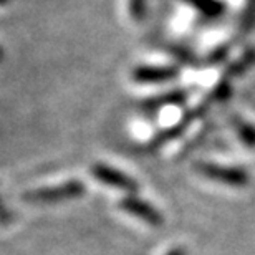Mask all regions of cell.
<instances>
[{
	"label": "cell",
	"mask_w": 255,
	"mask_h": 255,
	"mask_svg": "<svg viewBox=\"0 0 255 255\" xmlns=\"http://www.w3.org/2000/svg\"><path fill=\"white\" fill-rule=\"evenodd\" d=\"M85 192L86 187L83 182L71 179L55 187H43V189L25 192L23 201L28 204H58L71 201V199H78L85 196Z\"/></svg>",
	"instance_id": "cell-1"
},
{
	"label": "cell",
	"mask_w": 255,
	"mask_h": 255,
	"mask_svg": "<svg viewBox=\"0 0 255 255\" xmlns=\"http://www.w3.org/2000/svg\"><path fill=\"white\" fill-rule=\"evenodd\" d=\"M197 169L204 177H207V179H212L216 182H221V184H227L232 187H244L251 181L249 172L246 169H242V167H231V166L212 164V162H202V164L197 166Z\"/></svg>",
	"instance_id": "cell-2"
},
{
	"label": "cell",
	"mask_w": 255,
	"mask_h": 255,
	"mask_svg": "<svg viewBox=\"0 0 255 255\" xmlns=\"http://www.w3.org/2000/svg\"><path fill=\"white\" fill-rule=\"evenodd\" d=\"M91 174L95 179H98L103 184L115 187V189L134 194L137 191V182L132 177L126 176L125 172H121L115 167H111L108 164H93L91 166Z\"/></svg>",
	"instance_id": "cell-3"
},
{
	"label": "cell",
	"mask_w": 255,
	"mask_h": 255,
	"mask_svg": "<svg viewBox=\"0 0 255 255\" xmlns=\"http://www.w3.org/2000/svg\"><path fill=\"white\" fill-rule=\"evenodd\" d=\"M120 207L123 209L125 212L129 214V216L139 219V221L149 224L152 227H159V226H162V222H164L162 214L157 211V209L152 207L149 202L141 201L139 197L132 196V194L121 199Z\"/></svg>",
	"instance_id": "cell-4"
},
{
	"label": "cell",
	"mask_w": 255,
	"mask_h": 255,
	"mask_svg": "<svg viewBox=\"0 0 255 255\" xmlns=\"http://www.w3.org/2000/svg\"><path fill=\"white\" fill-rule=\"evenodd\" d=\"M179 75V68L176 66H151L139 65L131 71V78L139 85H157L174 80Z\"/></svg>",
	"instance_id": "cell-5"
},
{
	"label": "cell",
	"mask_w": 255,
	"mask_h": 255,
	"mask_svg": "<svg viewBox=\"0 0 255 255\" xmlns=\"http://www.w3.org/2000/svg\"><path fill=\"white\" fill-rule=\"evenodd\" d=\"M182 2L189 3L207 18H219L226 12V5L219 0H182Z\"/></svg>",
	"instance_id": "cell-6"
},
{
	"label": "cell",
	"mask_w": 255,
	"mask_h": 255,
	"mask_svg": "<svg viewBox=\"0 0 255 255\" xmlns=\"http://www.w3.org/2000/svg\"><path fill=\"white\" fill-rule=\"evenodd\" d=\"M186 98H187L186 90H176V91H171V93H166L162 96H157V98L147 100L142 103V106H144V110H157L164 105H179Z\"/></svg>",
	"instance_id": "cell-7"
},
{
	"label": "cell",
	"mask_w": 255,
	"mask_h": 255,
	"mask_svg": "<svg viewBox=\"0 0 255 255\" xmlns=\"http://www.w3.org/2000/svg\"><path fill=\"white\" fill-rule=\"evenodd\" d=\"M254 65H255V48L252 47V48H249L237 62H234L229 66L226 70V76H224V78L229 80V78H234V76H241L246 73V71L251 70Z\"/></svg>",
	"instance_id": "cell-8"
},
{
	"label": "cell",
	"mask_w": 255,
	"mask_h": 255,
	"mask_svg": "<svg viewBox=\"0 0 255 255\" xmlns=\"http://www.w3.org/2000/svg\"><path fill=\"white\" fill-rule=\"evenodd\" d=\"M232 126L236 128L239 139H241L249 149H255V125L247 123L246 120L239 118V116H234Z\"/></svg>",
	"instance_id": "cell-9"
},
{
	"label": "cell",
	"mask_w": 255,
	"mask_h": 255,
	"mask_svg": "<svg viewBox=\"0 0 255 255\" xmlns=\"http://www.w3.org/2000/svg\"><path fill=\"white\" fill-rule=\"evenodd\" d=\"M128 8H129V17L136 23H139L146 18L147 0H128Z\"/></svg>",
	"instance_id": "cell-10"
},
{
	"label": "cell",
	"mask_w": 255,
	"mask_h": 255,
	"mask_svg": "<svg viewBox=\"0 0 255 255\" xmlns=\"http://www.w3.org/2000/svg\"><path fill=\"white\" fill-rule=\"evenodd\" d=\"M231 93H232L231 83H229V80L222 78V80L216 85V88H214L211 98H212L214 101H226V100H229V96H231Z\"/></svg>",
	"instance_id": "cell-11"
},
{
	"label": "cell",
	"mask_w": 255,
	"mask_h": 255,
	"mask_svg": "<svg viewBox=\"0 0 255 255\" xmlns=\"http://www.w3.org/2000/svg\"><path fill=\"white\" fill-rule=\"evenodd\" d=\"M255 25V0H247V7L244 12V20H242V27L246 32H251Z\"/></svg>",
	"instance_id": "cell-12"
},
{
	"label": "cell",
	"mask_w": 255,
	"mask_h": 255,
	"mask_svg": "<svg viewBox=\"0 0 255 255\" xmlns=\"http://www.w3.org/2000/svg\"><path fill=\"white\" fill-rule=\"evenodd\" d=\"M10 221H12V216L8 214L7 207L3 206L2 199H0V226H8Z\"/></svg>",
	"instance_id": "cell-13"
},
{
	"label": "cell",
	"mask_w": 255,
	"mask_h": 255,
	"mask_svg": "<svg viewBox=\"0 0 255 255\" xmlns=\"http://www.w3.org/2000/svg\"><path fill=\"white\" fill-rule=\"evenodd\" d=\"M166 255H187V251L184 247H174V249H171Z\"/></svg>",
	"instance_id": "cell-14"
},
{
	"label": "cell",
	"mask_w": 255,
	"mask_h": 255,
	"mask_svg": "<svg viewBox=\"0 0 255 255\" xmlns=\"http://www.w3.org/2000/svg\"><path fill=\"white\" fill-rule=\"evenodd\" d=\"M10 0H0V7H3V5H7Z\"/></svg>",
	"instance_id": "cell-15"
}]
</instances>
